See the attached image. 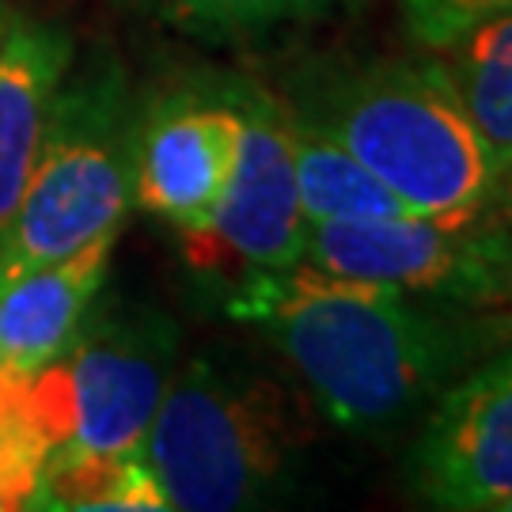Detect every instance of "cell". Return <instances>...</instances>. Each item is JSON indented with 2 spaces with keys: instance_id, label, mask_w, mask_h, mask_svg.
Wrapping results in <instances>:
<instances>
[{
  "instance_id": "cell-1",
  "label": "cell",
  "mask_w": 512,
  "mask_h": 512,
  "mask_svg": "<svg viewBox=\"0 0 512 512\" xmlns=\"http://www.w3.org/2000/svg\"><path fill=\"white\" fill-rule=\"evenodd\" d=\"M228 315L285 357L338 429L368 440L410 425L512 330V311L459 319L421 308L395 285L338 277L308 262L247 270Z\"/></svg>"
},
{
  "instance_id": "cell-2",
  "label": "cell",
  "mask_w": 512,
  "mask_h": 512,
  "mask_svg": "<svg viewBox=\"0 0 512 512\" xmlns=\"http://www.w3.org/2000/svg\"><path fill=\"white\" fill-rule=\"evenodd\" d=\"M293 110L349 148L414 217L475 213L501 186L444 61L319 69L304 76Z\"/></svg>"
},
{
  "instance_id": "cell-3",
  "label": "cell",
  "mask_w": 512,
  "mask_h": 512,
  "mask_svg": "<svg viewBox=\"0 0 512 512\" xmlns=\"http://www.w3.org/2000/svg\"><path fill=\"white\" fill-rule=\"evenodd\" d=\"M308 440V414L266 372L194 357L148 425L145 459L167 509L232 512L281 490Z\"/></svg>"
},
{
  "instance_id": "cell-4",
  "label": "cell",
  "mask_w": 512,
  "mask_h": 512,
  "mask_svg": "<svg viewBox=\"0 0 512 512\" xmlns=\"http://www.w3.org/2000/svg\"><path fill=\"white\" fill-rule=\"evenodd\" d=\"M133 122L137 110L118 65L84 69L61 84L31 179L0 239V289L92 239L122 232L133 205Z\"/></svg>"
},
{
  "instance_id": "cell-5",
  "label": "cell",
  "mask_w": 512,
  "mask_h": 512,
  "mask_svg": "<svg viewBox=\"0 0 512 512\" xmlns=\"http://www.w3.org/2000/svg\"><path fill=\"white\" fill-rule=\"evenodd\" d=\"M304 262L357 281L437 296L459 308L512 311V228L475 213L308 224Z\"/></svg>"
},
{
  "instance_id": "cell-6",
  "label": "cell",
  "mask_w": 512,
  "mask_h": 512,
  "mask_svg": "<svg viewBox=\"0 0 512 512\" xmlns=\"http://www.w3.org/2000/svg\"><path fill=\"white\" fill-rule=\"evenodd\" d=\"M183 334L175 319L145 304L88 311L73 346L57 357L73 403L69 448L137 452L179 372Z\"/></svg>"
},
{
  "instance_id": "cell-7",
  "label": "cell",
  "mask_w": 512,
  "mask_h": 512,
  "mask_svg": "<svg viewBox=\"0 0 512 512\" xmlns=\"http://www.w3.org/2000/svg\"><path fill=\"white\" fill-rule=\"evenodd\" d=\"M239 114V148L228 190L202 236L198 255L232 258L243 270H289L304 262L308 220L296 194L293 107L251 80H224Z\"/></svg>"
},
{
  "instance_id": "cell-8",
  "label": "cell",
  "mask_w": 512,
  "mask_h": 512,
  "mask_svg": "<svg viewBox=\"0 0 512 512\" xmlns=\"http://www.w3.org/2000/svg\"><path fill=\"white\" fill-rule=\"evenodd\" d=\"M406 482L433 509L501 512L512 497V346L486 353L429 403Z\"/></svg>"
},
{
  "instance_id": "cell-9",
  "label": "cell",
  "mask_w": 512,
  "mask_h": 512,
  "mask_svg": "<svg viewBox=\"0 0 512 512\" xmlns=\"http://www.w3.org/2000/svg\"><path fill=\"white\" fill-rule=\"evenodd\" d=\"M239 114L220 84L179 88L133 122V202L186 239L202 236L228 190Z\"/></svg>"
},
{
  "instance_id": "cell-10",
  "label": "cell",
  "mask_w": 512,
  "mask_h": 512,
  "mask_svg": "<svg viewBox=\"0 0 512 512\" xmlns=\"http://www.w3.org/2000/svg\"><path fill=\"white\" fill-rule=\"evenodd\" d=\"M114 239L107 232L0 289V368L35 376L73 346L107 281Z\"/></svg>"
},
{
  "instance_id": "cell-11",
  "label": "cell",
  "mask_w": 512,
  "mask_h": 512,
  "mask_svg": "<svg viewBox=\"0 0 512 512\" xmlns=\"http://www.w3.org/2000/svg\"><path fill=\"white\" fill-rule=\"evenodd\" d=\"M69 69L73 38L54 23L16 19L0 42V239L16 217Z\"/></svg>"
},
{
  "instance_id": "cell-12",
  "label": "cell",
  "mask_w": 512,
  "mask_h": 512,
  "mask_svg": "<svg viewBox=\"0 0 512 512\" xmlns=\"http://www.w3.org/2000/svg\"><path fill=\"white\" fill-rule=\"evenodd\" d=\"M73 433V403L61 365L42 372L0 368V512L31 509L38 475Z\"/></svg>"
},
{
  "instance_id": "cell-13",
  "label": "cell",
  "mask_w": 512,
  "mask_h": 512,
  "mask_svg": "<svg viewBox=\"0 0 512 512\" xmlns=\"http://www.w3.org/2000/svg\"><path fill=\"white\" fill-rule=\"evenodd\" d=\"M296 194L308 224L327 220H376L406 213L372 171L330 133L293 110Z\"/></svg>"
},
{
  "instance_id": "cell-14",
  "label": "cell",
  "mask_w": 512,
  "mask_h": 512,
  "mask_svg": "<svg viewBox=\"0 0 512 512\" xmlns=\"http://www.w3.org/2000/svg\"><path fill=\"white\" fill-rule=\"evenodd\" d=\"M444 54V69L505 179L512 171V12L471 27Z\"/></svg>"
},
{
  "instance_id": "cell-15",
  "label": "cell",
  "mask_w": 512,
  "mask_h": 512,
  "mask_svg": "<svg viewBox=\"0 0 512 512\" xmlns=\"http://www.w3.org/2000/svg\"><path fill=\"white\" fill-rule=\"evenodd\" d=\"M31 509H167V497L148 467L145 448L99 456V452L57 444L38 475Z\"/></svg>"
},
{
  "instance_id": "cell-16",
  "label": "cell",
  "mask_w": 512,
  "mask_h": 512,
  "mask_svg": "<svg viewBox=\"0 0 512 512\" xmlns=\"http://www.w3.org/2000/svg\"><path fill=\"white\" fill-rule=\"evenodd\" d=\"M156 4L198 31L251 35V31H270L281 23H304L349 0H156Z\"/></svg>"
},
{
  "instance_id": "cell-17",
  "label": "cell",
  "mask_w": 512,
  "mask_h": 512,
  "mask_svg": "<svg viewBox=\"0 0 512 512\" xmlns=\"http://www.w3.org/2000/svg\"><path fill=\"white\" fill-rule=\"evenodd\" d=\"M399 12L421 46L448 50L471 27L512 12V0H399Z\"/></svg>"
},
{
  "instance_id": "cell-18",
  "label": "cell",
  "mask_w": 512,
  "mask_h": 512,
  "mask_svg": "<svg viewBox=\"0 0 512 512\" xmlns=\"http://www.w3.org/2000/svg\"><path fill=\"white\" fill-rule=\"evenodd\" d=\"M12 23H16V12L0 0V42H4V35H8V27H12Z\"/></svg>"
},
{
  "instance_id": "cell-19",
  "label": "cell",
  "mask_w": 512,
  "mask_h": 512,
  "mask_svg": "<svg viewBox=\"0 0 512 512\" xmlns=\"http://www.w3.org/2000/svg\"><path fill=\"white\" fill-rule=\"evenodd\" d=\"M501 512H512V497L505 501V505H501Z\"/></svg>"
},
{
  "instance_id": "cell-20",
  "label": "cell",
  "mask_w": 512,
  "mask_h": 512,
  "mask_svg": "<svg viewBox=\"0 0 512 512\" xmlns=\"http://www.w3.org/2000/svg\"><path fill=\"white\" fill-rule=\"evenodd\" d=\"M509 175H512V171H509Z\"/></svg>"
}]
</instances>
